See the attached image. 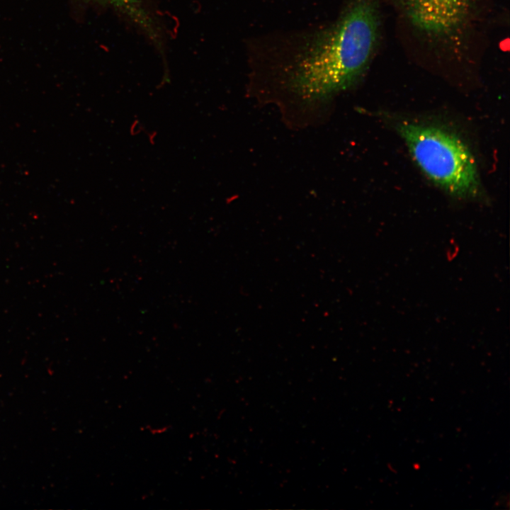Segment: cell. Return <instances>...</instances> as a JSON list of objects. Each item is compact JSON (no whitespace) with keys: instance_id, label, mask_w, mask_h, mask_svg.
<instances>
[{"instance_id":"3957f363","label":"cell","mask_w":510,"mask_h":510,"mask_svg":"<svg viewBox=\"0 0 510 510\" xmlns=\"http://www.w3.org/2000/svg\"><path fill=\"white\" fill-rule=\"evenodd\" d=\"M419 38L436 47L460 49L476 19V0H395Z\"/></svg>"},{"instance_id":"277c9868","label":"cell","mask_w":510,"mask_h":510,"mask_svg":"<svg viewBox=\"0 0 510 510\" xmlns=\"http://www.w3.org/2000/svg\"><path fill=\"white\" fill-rule=\"evenodd\" d=\"M108 4L128 16L147 30L152 29V22L140 0H95Z\"/></svg>"},{"instance_id":"6da1fadb","label":"cell","mask_w":510,"mask_h":510,"mask_svg":"<svg viewBox=\"0 0 510 510\" xmlns=\"http://www.w3.org/2000/svg\"><path fill=\"white\" fill-rule=\"evenodd\" d=\"M382 35V0H343L333 19L246 41L249 89L256 96L313 107L354 86Z\"/></svg>"},{"instance_id":"7a4b0ae2","label":"cell","mask_w":510,"mask_h":510,"mask_svg":"<svg viewBox=\"0 0 510 510\" xmlns=\"http://www.w3.org/2000/svg\"><path fill=\"white\" fill-rule=\"evenodd\" d=\"M397 130L424 174L449 194L477 196L480 179L474 157L454 133L434 125L403 121Z\"/></svg>"}]
</instances>
